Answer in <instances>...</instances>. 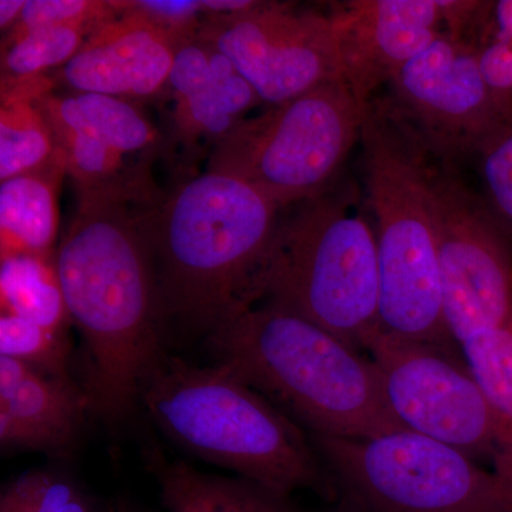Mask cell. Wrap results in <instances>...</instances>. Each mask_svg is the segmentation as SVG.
<instances>
[{
    "label": "cell",
    "instance_id": "6da1fadb",
    "mask_svg": "<svg viewBox=\"0 0 512 512\" xmlns=\"http://www.w3.org/2000/svg\"><path fill=\"white\" fill-rule=\"evenodd\" d=\"M126 192L77 190L56 248L67 311L87 353L92 413L119 423L164 355L165 318L141 204Z\"/></svg>",
    "mask_w": 512,
    "mask_h": 512
},
{
    "label": "cell",
    "instance_id": "7a4b0ae2",
    "mask_svg": "<svg viewBox=\"0 0 512 512\" xmlns=\"http://www.w3.org/2000/svg\"><path fill=\"white\" fill-rule=\"evenodd\" d=\"M282 210L247 181L208 170L141 205L165 320L207 336L254 305Z\"/></svg>",
    "mask_w": 512,
    "mask_h": 512
},
{
    "label": "cell",
    "instance_id": "3957f363",
    "mask_svg": "<svg viewBox=\"0 0 512 512\" xmlns=\"http://www.w3.org/2000/svg\"><path fill=\"white\" fill-rule=\"evenodd\" d=\"M207 340L218 365L309 436L362 440L406 430L369 355L281 306H249Z\"/></svg>",
    "mask_w": 512,
    "mask_h": 512
},
{
    "label": "cell",
    "instance_id": "277c9868",
    "mask_svg": "<svg viewBox=\"0 0 512 512\" xmlns=\"http://www.w3.org/2000/svg\"><path fill=\"white\" fill-rule=\"evenodd\" d=\"M140 403L192 456L288 497L301 490L338 495L309 434L228 367L164 353Z\"/></svg>",
    "mask_w": 512,
    "mask_h": 512
},
{
    "label": "cell",
    "instance_id": "5b68a950",
    "mask_svg": "<svg viewBox=\"0 0 512 512\" xmlns=\"http://www.w3.org/2000/svg\"><path fill=\"white\" fill-rule=\"evenodd\" d=\"M360 143L379 264V333L460 349L444 318L431 154L375 100L366 104Z\"/></svg>",
    "mask_w": 512,
    "mask_h": 512
},
{
    "label": "cell",
    "instance_id": "8992f818",
    "mask_svg": "<svg viewBox=\"0 0 512 512\" xmlns=\"http://www.w3.org/2000/svg\"><path fill=\"white\" fill-rule=\"evenodd\" d=\"M272 303L360 352L379 333V264L366 207L350 194H320L279 220L255 286Z\"/></svg>",
    "mask_w": 512,
    "mask_h": 512
},
{
    "label": "cell",
    "instance_id": "52a82bcc",
    "mask_svg": "<svg viewBox=\"0 0 512 512\" xmlns=\"http://www.w3.org/2000/svg\"><path fill=\"white\" fill-rule=\"evenodd\" d=\"M365 107L343 79L245 119L211 150L208 171L247 181L279 207L326 192L360 141Z\"/></svg>",
    "mask_w": 512,
    "mask_h": 512
},
{
    "label": "cell",
    "instance_id": "ba28073f",
    "mask_svg": "<svg viewBox=\"0 0 512 512\" xmlns=\"http://www.w3.org/2000/svg\"><path fill=\"white\" fill-rule=\"evenodd\" d=\"M309 437L336 494L367 512H512L510 478L413 431Z\"/></svg>",
    "mask_w": 512,
    "mask_h": 512
},
{
    "label": "cell",
    "instance_id": "9c48e42d",
    "mask_svg": "<svg viewBox=\"0 0 512 512\" xmlns=\"http://www.w3.org/2000/svg\"><path fill=\"white\" fill-rule=\"evenodd\" d=\"M366 353L377 367L390 409L406 430L500 471L497 421L461 349L376 333Z\"/></svg>",
    "mask_w": 512,
    "mask_h": 512
},
{
    "label": "cell",
    "instance_id": "30bf717a",
    "mask_svg": "<svg viewBox=\"0 0 512 512\" xmlns=\"http://www.w3.org/2000/svg\"><path fill=\"white\" fill-rule=\"evenodd\" d=\"M431 205L451 338L460 348L478 333L512 328V244L494 212L450 168L436 165Z\"/></svg>",
    "mask_w": 512,
    "mask_h": 512
},
{
    "label": "cell",
    "instance_id": "8fae6325",
    "mask_svg": "<svg viewBox=\"0 0 512 512\" xmlns=\"http://www.w3.org/2000/svg\"><path fill=\"white\" fill-rule=\"evenodd\" d=\"M198 36L228 57L268 107L343 79L330 13L258 2L245 12L205 15Z\"/></svg>",
    "mask_w": 512,
    "mask_h": 512
},
{
    "label": "cell",
    "instance_id": "7c38bea8",
    "mask_svg": "<svg viewBox=\"0 0 512 512\" xmlns=\"http://www.w3.org/2000/svg\"><path fill=\"white\" fill-rule=\"evenodd\" d=\"M477 40L441 36L400 70L382 103L446 163L478 156L508 128L478 69Z\"/></svg>",
    "mask_w": 512,
    "mask_h": 512
},
{
    "label": "cell",
    "instance_id": "4fadbf2b",
    "mask_svg": "<svg viewBox=\"0 0 512 512\" xmlns=\"http://www.w3.org/2000/svg\"><path fill=\"white\" fill-rule=\"evenodd\" d=\"M493 2L471 0H349L330 10L340 66L366 106L414 57L441 36L477 37Z\"/></svg>",
    "mask_w": 512,
    "mask_h": 512
},
{
    "label": "cell",
    "instance_id": "5bb4252c",
    "mask_svg": "<svg viewBox=\"0 0 512 512\" xmlns=\"http://www.w3.org/2000/svg\"><path fill=\"white\" fill-rule=\"evenodd\" d=\"M184 42L123 2V13L94 30L53 79L72 93L136 103L153 99L167 90L175 53Z\"/></svg>",
    "mask_w": 512,
    "mask_h": 512
},
{
    "label": "cell",
    "instance_id": "9a60e30c",
    "mask_svg": "<svg viewBox=\"0 0 512 512\" xmlns=\"http://www.w3.org/2000/svg\"><path fill=\"white\" fill-rule=\"evenodd\" d=\"M167 92L174 99L175 131L185 147L207 143L214 148L261 104L228 57L202 37L178 47Z\"/></svg>",
    "mask_w": 512,
    "mask_h": 512
},
{
    "label": "cell",
    "instance_id": "2e32d148",
    "mask_svg": "<svg viewBox=\"0 0 512 512\" xmlns=\"http://www.w3.org/2000/svg\"><path fill=\"white\" fill-rule=\"evenodd\" d=\"M87 413H92L89 396L72 380L0 356L3 450L62 453L79 437Z\"/></svg>",
    "mask_w": 512,
    "mask_h": 512
},
{
    "label": "cell",
    "instance_id": "e0dca14e",
    "mask_svg": "<svg viewBox=\"0 0 512 512\" xmlns=\"http://www.w3.org/2000/svg\"><path fill=\"white\" fill-rule=\"evenodd\" d=\"M62 158L0 184V256L56 254Z\"/></svg>",
    "mask_w": 512,
    "mask_h": 512
},
{
    "label": "cell",
    "instance_id": "ac0fdd59",
    "mask_svg": "<svg viewBox=\"0 0 512 512\" xmlns=\"http://www.w3.org/2000/svg\"><path fill=\"white\" fill-rule=\"evenodd\" d=\"M56 138L57 153L76 190L126 192L144 197L143 177L128 173L127 157L101 141L77 113L69 94L40 97Z\"/></svg>",
    "mask_w": 512,
    "mask_h": 512
},
{
    "label": "cell",
    "instance_id": "d6986e66",
    "mask_svg": "<svg viewBox=\"0 0 512 512\" xmlns=\"http://www.w3.org/2000/svg\"><path fill=\"white\" fill-rule=\"evenodd\" d=\"M151 473L157 478L167 512H296L291 497L245 478L200 473L183 461L151 451Z\"/></svg>",
    "mask_w": 512,
    "mask_h": 512
},
{
    "label": "cell",
    "instance_id": "ffe728a7",
    "mask_svg": "<svg viewBox=\"0 0 512 512\" xmlns=\"http://www.w3.org/2000/svg\"><path fill=\"white\" fill-rule=\"evenodd\" d=\"M52 74L0 87V181L46 167L59 157L40 97L52 93Z\"/></svg>",
    "mask_w": 512,
    "mask_h": 512
},
{
    "label": "cell",
    "instance_id": "44dd1931",
    "mask_svg": "<svg viewBox=\"0 0 512 512\" xmlns=\"http://www.w3.org/2000/svg\"><path fill=\"white\" fill-rule=\"evenodd\" d=\"M0 306L5 315L67 333L73 325L60 285L56 254L16 255L0 265Z\"/></svg>",
    "mask_w": 512,
    "mask_h": 512
},
{
    "label": "cell",
    "instance_id": "7402d4cb",
    "mask_svg": "<svg viewBox=\"0 0 512 512\" xmlns=\"http://www.w3.org/2000/svg\"><path fill=\"white\" fill-rule=\"evenodd\" d=\"M460 349L497 421L503 451L498 474L512 480V328L478 333Z\"/></svg>",
    "mask_w": 512,
    "mask_h": 512
},
{
    "label": "cell",
    "instance_id": "603a6c76",
    "mask_svg": "<svg viewBox=\"0 0 512 512\" xmlns=\"http://www.w3.org/2000/svg\"><path fill=\"white\" fill-rule=\"evenodd\" d=\"M80 25L46 26L2 40V82L49 76L66 66L92 35Z\"/></svg>",
    "mask_w": 512,
    "mask_h": 512
},
{
    "label": "cell",
    "instance_id": "cb8c5ba5",
    "mask_svg": "<svg viewBox=\"0 0 512 512\" xmlns=\"http://www.w3.org/2000/svg\"><path fill=\"white\" fill-rule=\"evenodd\" d=\"M86 126L123 156H143L154 150L160 134L138 109L136 101L99 93H70Z\"/></svg>",
    "mask_w": 512,
    "mask_h": 512
},
{
    "label": "cell",
    "instance_id": "d4e9b609",
    "mask_svg": "<svg viewBox=\"0 0 512 512\" xmlns=\"http://www.w3.org/2000/svg\"><path fill=\"white\" fill-rule=\"evenodd\" d=\"M67 333L43 328L19 316H0V356L18 360L45 375L70 379Z\"/></svg>",
    "mask_w": 512,
    "mask_h": 512
},
{
    "label": "cell",
    "instance_id": "484cf974",
    "mask_svg": "<svg viewBox=\"0 0 512 512\" xmlns=\"http://www.w3.org/2000/svg\"><path fill=\"white\" fill-rule=\"evenodd\" d=\"M123 13V2L106 0H28L18 25L3 40L46 26L80 25L93 30Z\"/></svg>",
    "mask_w": 512,
    "mask_h": 512
},
{
    "label": "cell",
    "instance_id": "4316f807",
    "mask_svg": "<svg viewBox=\"0 0 512 512\" xmlns=\"http://www.w3.org/2000/svg\"><path fill=\"white\" fill-rule=\"evenodd\" d=\"M478 158L488 207L512 244V126L497 134Z\"/></svg>",
    "mask_w": 512,
    "mask_h": 512
},
{
    "label": "cell",
    "instance_id": "83f0119b",
    "mask_svg": "<svg viewBox=\"0 0 512 512\" xmlns=\"http://www.w3.org/2000/svg\"><path fill=\"white\" fill-rule=\"evenodd\" d=\"M477 62L494 106L507 127L512 126V46L491 25L478 36Z\"/></svg>",
    "mask_w": 512,
    "mask_h": 512
},
{
    "label": "cell",
    "instance_id": "f1b7e54d",
    "mask_svg": "<svg viewBox=\"0 0 512 512\" xmlns=\"http://www.w3.org/2000/svg\"><path fill=\"white\" fill-rule=\"evenodd\" d=\"M32 512H97L92 501L66 478L46 471L23 474Z\"/></svg>",
    "mask_w": 512,
    "mask_h": 512
},
{
    "label": "cell",
    "instance_id": "f546056e",
    "mask_svg": "<svg viewBox=\"0 0 512 512\" xmlns=\"http://www.w3.org/2000/svg\"><path fill=\"white\" fill-rule=\"evenodd\" d=\"M0 512H32L25 477H19L6 488L0 498Z\"/></svg>",
    "mask_w": 512,
    "mask_h": 512
},
{
    "label": "cell",
    "instance_id": "4dcf8cb0",
    "mask_svg": "<svg viewBox=\"0 0 512 512\" xmlns=\"http://www.w3.org/2000/svg\"><path fill=\"white\" fill-rule=\"evenodd\" d=\"M491 25L512 46V0H498L491 8Z\"/></svg>",
    "mask_w": 512,
    "mask_h": 512
},
{
    "label": "cell",
    "instance_id": "1f68e13d",
    "mask_svg": "<svg viewBox=\"0 0 512 512\" xmlns=\"http://www.w3.org/2000/svg\"><path fill=\"white\" fill-rule=\"evenodd\" d=\"M26 0H2L0 2V29L8 35L18 25Z\"/></svg>",
    "mask_w": 512,
    "mask_h": 512
},
{
    "label": "cell",
    "instance_id": "d6a6232c",
    "mask_svg": "<svg viewBox=\"0 0 512 512\" xmlns=\"http://www.w3.org/2000/svg\"><path fill=\"white\" fill-rule=\"evenodd\" d=\"M325 512H367L366 510H363L362 507H359V505L353 503V501L348 500V498L345 497H336V503L332 505V507L329 508V510H326Z\"/></svg>",
    "mask_w": 512,
    "mask_h": 512
}]
</instances>
